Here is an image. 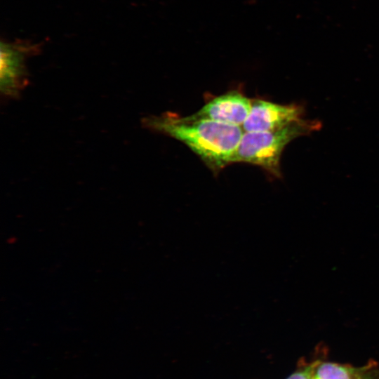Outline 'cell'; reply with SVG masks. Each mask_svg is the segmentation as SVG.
I'll return each instance as SVG.
<instances>
[{"label":"cell","instance_id":"1","mask_svg":"<svg viewBox=\"0 0 379 379\" xmlns=\"http://www.w3.org/2000/svg\"><path fill=\"white\" fill-rule=\"evenodd\" d=\"M144 124L184 143L215 174L232 164L244 133L239 126L170 112L146 118Z\"/></svg>","mask_w":379,"mask_h":379},{"label":"cell","instance_id":"2","mask_svg":"<svg viewBox=\"0 0 379 379\" xmlns=\"http://www.w3.org/2000/svg\"><path fill=\"white\" fill-rule=\"evenodd\" d=\"M320 127L319 121L301 119L277 130L244 132L232 163L256 165L274 178H280V161L285 147L293 139L308 135Z\"/></svg>","mask_w":379,"mask_h":379},{"label":"cell","instance_id":"3","mask_svg":"<svg viewBox=\"0 0 379 379\" xmlns=\"http://www.w3.org/2000/svg\"><path fill=\"white\" fill-rule=\"evenodd\" d=\"M302 114V107L297 105H281L254 98L251 112L241 127L244 132L277 130L300 120Z\"/></svg>","mask_w":379,"mask_h":379},{"label":"cell","instance_id":"4","mask_svg":"<svg viewBox=\"0 0 379 379\" xmlns=\"http://www.w3.org/2000/svg\"><path fill=\"white\" fill-rule=\"evenodd\" d=\"M252 99L241 89H234L220 95L211 96L192 115L227 124L242 126L248 117Z\"/></svg>","mask_w":379,"mask_h":379},{"label":"cell","instance_id":"5","mask_svg":"<svg viewBox=\"0 0 379 379\" xmlns=\"http://www.w3.org/2000/svg\"><path fill=\"white\" fill-rule=\"evenodd\" d=\"M29 49L20 44H1V86L7 95L16 93L24 84L25 58Z\"/></svg>","mask_w":379,"mask_h":379},{"label":"cell","instance_id":"6","mask_svg":"<svg viewBox=\"0 0 379 379\" xmlns=\"http://www.w3.org/2000/svg\"><path fill=\"white\" fill-rule=\"evenodd\" d=\"M308 366L312 379H361L366 369L319 360Z\"/></svg>","mask_w":379,"mask_h":379},{"label":"cell","instance_id":"7","mask_svg":"<svg viewBox=\"0 0 379 379\" xmlns=\"http://www.w3.org/2000/svg\"><path fill=\"white\" fill-rule=\"evenodd\" d=\"M286 379H312L309 366H305L289 375Z\"/></svg>","mask_w":379,"mask_h":379},{"label":"cell","instance_id":"8","mask_svg":"<svg viewBox=\"0 0 379 379\" xmlns=\"http://www.w3.org/2000/svg\"><path fill=\"white\" fill-rule=\"evenodd\" d=\"M361 379H372L370 376H365V375Z\"/></svg>","mask_w":379,"mask_h":379}]
</instances>
